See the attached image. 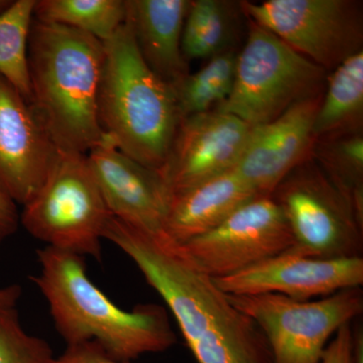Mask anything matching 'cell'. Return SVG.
I'll list each match as a JSON object with an SVG mask.
<instances>
[{
	"label": "cell",
	"mask_w": 363,
	"mask_h": 363,
	"mask_svg": "<svg viewBox=\"0 0 363 363\" xmlns=\"http://www.w3.org/2000/svg\"><path fill=\"white\" fill-rule=\"evenodd\" d=\"M104 238L138 267L175 317L198 363H272L259 325L234 307L180 245L109 217Z\"/></svg>",
	"instance_id": "cell-1"
},
{
	"label": "cell",
	"mask_w": 363,
	"mask_h": 363,
	"mask_svg": "<svg viewBox=\"0 0 363 363\" xmlns=\"http://www.w3.org/2000/svg\"><path fill=\"white\" fill-rule=\"evenodd\" d=\"M38 259L40 274L32 281L47 300L67 345L95 341L111 357L125 362L175 345L164 306L142 304L124 311L88 278L83 257L47 247L38 252Z\"/></svg>",
	"instance_id": "cell-2"
},
{
	"label": "cell",
	"mask_w": 363,
	"mask_h": 363,
	"mask_svg": "<svg viewBox=\"0 0 363 363\" xmlns=\"http://www.w3.org/2000/svg\"><path fill=\"white\" fill-rule=\"evenodd\" d=\"M104 44L33 18L28 44L30 104L61 152L87 155L106 140L98 121Z\"/></svg>",
	"instance_id": "cell-3"
},
{
	"label": "cell",
	"mask_w": 363,
	"mask_h": 363,
	"mask_svg": "<svg viewBox=\"0 0 363 363\" xmlns=\"http://www.w3.org/2000/svg\"><path fill=\"white\" fill-rule=\"evenodd\" d=\"M104 44L97 104L100 128L119 152L160 171L182 121L175 90L143 61L128 16Z\"/></svg>",
	"instance_id": "cell-4"
},
{
	"label": "cell",
	"mask_w": 363,
	"mask_h": 363,
	"mask_svg": "<svg viewBox=\"0 0 363 363\" xmlns=\"http://www.w3.org/2000/svg\"><path fill=\"white\" fill-rule=\"evenodd\" d=\"M247 42L236 60L230 94L215 111L252 126L281 116L293 105L324 92L328 72L276 35L247 20Z\"/></svg>",
	"instance_id": "cell-5"
},
{
	"label": "cell",
	"mask_w": 363,
	"mask_h": 363,
	"mask_svg": "<svg viewBox=\"0 0 363 363\" xmlns=\"http://www.w3.org/2000/svg\"><path fill=\"white\" fill-rule=\"evenodd\" d=\"M111 216L87 155L60 150L39 192L23 205L21 223L48 247L100 260Z\"/></svg>",
	"instance_id": "cell-6"
},
{
	"label": "cell",
	"mask_w": 363,
	"mask_h": 363,
	"mask_svg": "<svg viewBox=\"0 0 363 363\" xmlns=\"http://www.w3.org/2000/svg\"><path fill=\"white\" fill-rule=\"evenodd\" d=\"M271 197L290 227L288 252L315 259L362 257L363 218L312 157L283 179Z\"/></svg>",
	"instance_id": "cell-7"
},
{
	"label": "cell",
	"mask_w": 363,
	"mask_h": 363,
	"mask_svg": "<svg viewBox=\"0 0 363 363\" xmlns=\"http://www.w3.org/2000/svg\"><path fill=\"white\" fill-rule=\"evenodd\" d=\"M227 297L264 332L272 363L319 362L332 336L363 312L362 288L306 302L272 293Z\"/></svg>",
	"instance_id": "cell-8"
},
{
	"label": "cell",
	"mask_w": 363,
	"mask_h": 363,
	"mask_svg": "<svg viewBox=\"0 0 363 363\" xmlns=\"http://www.w3.org/2000/svg\"><path fill=\"white\" fill-rule=\"evenodd\" d=\"M243 16L326 72L363 51L359 0L240 1Z\"/></svg>",
	"instance_id": "cell-9"
},
{
	"label": "cell",
	"mask_w": 363,
	"mask_h": 363,
	"mask_svg": "<svg viewBox=\"0 0 363 363\" xmlns=\"http://www.w3.org/2000/svg\"><path fill=\"white\" fill-rule=\"evenodd\" d=\"M180 245L200 271L219 279L288 252L294 240L277 203L259 196L216 228Z\"/></svg>",
	"instance_id": "cell-10"
},
{
	"label": "cell",
	"mask_w": 363,
	"mask_h": 363,
	"mask_svg": "<svg viewBox=\"0 0 363 363\" xmlns=\"http://www.w3.org/2000/svg\"><path fill=\"white\" fill-rule=\"evenodd\" d=\"M59 155L33 105L0 75V190L23 206L39 192Z\"/></svg>",
	"instance_id": "cell-11"
},
{
	"label": "cell",
	"mask_w": 363,
	"mask_h": 363,
	"mask_svg": "<svg viewBox=\"0 0 363 363\" xmlns=\"http://www.w3.org/2000/svg\"><path fill=\"white\" fill-rule=\"evenodd\" d=\"M253 126L213 111L183 118L162 168L169 195L235 168Z\"/></svg>",
	"instance_id": "cell-12"
},
{
	"label": "cell",
	"mask_w": 363,
	"mask_h": 363,
	"mask_svg": "<svg viewBox=\"0 0 363 363\" xmlns=\"http://www.w3.org/2000/svg\"><path fill=\"white\" fill-rule=\"evenodd\" d=\"M213 281L227 295L272 293L306 302L318 296L324 298L346 289L362 288L363 259H315L284 252Z\"/></svg>",
	"instance_id": "cell-13"
},
{
	"label": "cell",
	"mask_w": 363,
	"mask_h": 363,
	"mask_svg": "<svg viewBox=\"0 0 363 363\" xmlns=\"http://www.w3.org/2000/svg\"><path fill=\"white\" fill-rule=\"evenodd\" d=\"M323 93L293 105L269 123L253 126L234 171L257 195L271 196L279 182L311 157L313 124Z\"/></svg>",
	"instance_id": "cell-14"
},
{
	"label": "cell",
	"mask_w": 363,
	"mask_h": 363,
	"mask_svg": "<svg viewBox=\"0 0 363 363\" xmlns=\"http://www.w3.org/2000/svg\"><path fill=\"white\" fill-rule=\"evenodd\" d=\"M87 161L112 216L145 233H164L171 195L157 171L119 152L108 138L88 152Z\"/></svg>",
	"instance_id": "cell-15"
},
{
	"label": "cell",
	"mask_w": 363,
	"mask_h": 363,
	"mask_svg": "<svg viewBox=\"0 0 363 363\" xmlns=\"http://www.w3.org/2000/svg\"><path fill=\"white\" fill-rule=\"evenodd\" d=\"M190 1L126 0L128 18L140 56L150 70L173 87L190 74L182 51Z\"/></svg>",
	"instance_id": "cell-16"
},
{
	"label": "cell",
	"mask_w": 363,
	"mask_h": 363,
	"mask_svg": "<svg viewBox=\"0 0 363 363\" xmlns=\"http://www.w3.org/2000/svg\"><path fill=\"white\" fill-rule=\"evenodd\" d=\"M259 197L235 171L169 197L164 234L178 245L209 233L241 206Z\"/></svg>",
	"instance_id": "cell-17"
},
{
	"label": "cell",
	"mask_w": 363,
	"mask_h": 363,
	"mask_svg": "<svg viewBox=\"0 0 363 363\" xmlns=\"http://www.w3.org/2000/svg\"><path fill=\"white\" fill-rule=\"evenodd\" d=\"M363 133V51L329 72L313 135L316 140Z\"/></svg>",
	"instance_id": "cell-18"
},
{
	"label": "cell",
	"mask_w": 363,
	"mask_h": 363,
	"mask_svg": "<svg viewBox=\"0 0 363 363\" xmlns=\"http://www.w3.org/2000/svg\"><path fill=\"white\" fill-rule=\"evenodd\" d=\"M240 1L191 0L182 35L186 61L211 59L233 49Z\"/></svg>",
	"instance_id": "cell-19"
},
{
	"label": "cell",
	"mask_w": 363,
	"mask_h": 363,
	"mask_svg": "<svg viewBox=\"0 0 363 363\" xmlns=\"http://www.w3.org/2000/svg\"><path fill=\"white\" fill-rule=\"evenodd\" d=\"M128 16L126 0H35L33 18L80 30L102 43L113 38Z\"/></svg>",
	"instance_id": "cell-20"
},
{
	"label": "cell",
	"mask_w": 363,
	"mask_h": 363,
	"mask_svg": "<svg viewBox=\"0 0 363 363\" xmlns=\"http://www.w3.org/2000/svg\"><path fill=\"white\" fill-rule=\"evenodd\" d=\"M311 157L363 218V133L316 140Z\"/></svg>",
	"instance_id": "cell-21"
},
{
	"label": "cell",
	"mask_w": 363,
	"mask_h": 363,
	"mask_svg": "<svg viewBox=\"0 0 363 363\" xmlns=\"http://www.w3.org/2000/svg\"><path fill=\"white\" fill-rule=\"evenodd\" d=\"M238 54L233 48L214 56L174 87L182 119L213 111L226 100L233 87Z\"/></svg>",
	"instance_id": "cell-22"
},
{
	"label": "cell",
	"mask_w": 363,
	"mask_h": 363,
	"mask_svg": "<svg viewBox=\"0 0 363 363\" xmlns=\"http://www.w3.org/2000/svg\"><path fill=\"white\" fill-rule=\"evenodd\" d=\"M35 0H13L0 14V75L30 102L28 44Z\"/></svg>",
	"instance_id": "cell-23"
},
{
	"label": "cell",
	"mask_w": 363,
	"mask_h": 363,
	"mask_svg": "<svg viewBox=\"0 0 363 363\" xmlns=\"http://www.w3.org/2000/svg\"><path fill=\"white\" fill-rule=\"evenodd\" d=\"M51 346L21 326L16 306L0 307V363H52Z\"/></svg>",
	"instance_id": "cell-24"
},
{
	"label": "cell",
	"mask_w": 363,
	"mask_h": 363,
	"mask_svg": "<svg viewBox=\"0 0 363 363\" xmlns=\"http://www.w3.org/2000/svg\"><path fill=\"white\" fill-rule=\"evenodd\" d=\"M52 363H130L121 362L111 357L95 341L67 345L63 354L55 358Z\"/></svg>",
	"instance_id": "cell-25"
},
{
	"label": "cell",
	"mask_w": 363,
	"mask_h": 363,
	"mask_svg": "<svg viewBox=\"0 0 363 363\" xmlns=\"http://www.w3.org/2000/svg\"><path fill=\"white\" fill-rule=\"evenodd\" d=\"M318 363H354L353 327L351 323L343 325L334 334Z\"/></svg>",
	"instance_id": "cell-26"
},
{
	"label": "cell",
	"mask_w": 363,
	"mask_h": 363,
	"mask_svg": "<svg viewBox=\"0 0 363 363\" xmlns=\"http://www.w3.org/2000/svg\"><path fill=\"white\" fill-rule=\"evenodd\" d=\"M20 222L16 203L0 190V245L16 233Z\"/></svg>",
	"instance_id": "cell-27"
},
{
	"label": "cell",
	"mask_w": 363,
	"mask_h": 363,
	"mask_svg": "<svg viewBox=\"0 0 363 363\" xmlns=\"http://www.w3.org/2000/svg\"><path fill=\"white\" fill-rule=\"evenodd\" d=\"M21 286L13 285L0 289V307L16 306L21 297Z\"/></svg>",
	"instance_id": "cell-28"
},
{
	"label": "cell",
	"mask_w": 363,
	"mask_h": 363,
	"mask_svg": "<svg viewBox=\"0 0 363 363\" xmlns=\"http://www.w3.org/2000/svg\"><path fill=\"white\" fill-rule=\"evenodd\" d=\"M11 4H13V0H0V14L6 11Z\"/></svg>",
	"instance_id": "cell-29"
}]
</instances>
